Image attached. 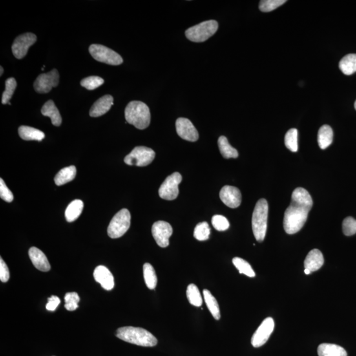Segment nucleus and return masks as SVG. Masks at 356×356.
Segmentation results:
<instances>
[{"label": "nucleus", "mask_w": 356, "mask_h": 356, "mask_svg": "<svg viewBox=\"0 0 356 356\" xmlns=\"http://www.w3.org/2000/svg\"><path fill=\"white\" fill-rule=\"evenodd\" d=\"M312 206L309 192L304 188H296L292 195L291 204L284 213V229L287 234H296L302 229Z\"/></svg>", "instance_id": "f257e3e1"}, {"label": "nucleus", "mask_w": 356, "mask_h": 356, "mask_svg": "<svg viewBox=\"0 0 356 356\" xmlns=\"http://www.w3.org/2000/svg\"><path fill=\"white\" fill-rule=\"evenodd\" d=\"M116 336L123 341L141 346L153 347L158 343L152 334L139 327H121L117 330Z\"/></svg>", "instance_id": "f03ea898"}, {"label": "nucleus", "mask_w": 356, "mask_h": 356, "mask_svg": "<svg viewBox=\"0 0 356 356\" xmlns=\"http://www.w3.org/2000/svg\"><path fill=\"white\" fill-rule=\"evenodd\" d=\"M126 121L139 130H145L150 123L149 108L141 101H132L125 110Z\"/></svg>", "instance_id": "7ed1b4c3"}, {"label": "nucleus", "mask_w": 356, "mask_h": 356, "mask_svg": "<svg viewBox=\"0 0 356 356\" xmlns=\"http://www.w3.org/2000/svg\"><path fill=\"white\" fill-rule=\"evenodd\" d=\"M268 214V203L265 199H261L256 203L252 216V229L258 242H263L266 236Z\"/></svg>", "instance_id": "20e7f679"}, {"label": "nucleus", "mask_w": 356, "mask_h": 356, "mask_svg": "<svg viewBox=\"0 0 356 356\" xmlns=\"http://www.w3.org/2000/svg\"><path fill=\"white\" fill-rule=\"evenodd\" d=\"M218 23L214 20L202 22L188 28L185 31L187 39L194 43H202L213 36L217 31Z\"/></svg>", "instance_id": "39448f33"}, {"label": "nucleus", "mask_w": 356, "mask_h": 356, "mask_svg": "<svg viewBox=\"0 0 356 356\" xmlns=\"http://www.w3.org/2000/svg\"><path fill=\"white\" fill-rule=\"evenodd\" d=\"M131 224V214L127 209L119 211L112 219L108 228V234L113 239L121 238L129 230Z\"/></svg>", "instance_id": "423d86ee"}, {"label": "nucleus", "mask_w": 356, "mask_h": 356, "mask_svg": "<svg viewBox=\"0 0 356 356\" xmlns=\"http://www.w3.org/2000/svg\"><path fill=\"white\" fill-rule=\"evenodd\" d=\"M88 50L92 57L99 62L111 66H119L123 63L120 55L107 46L101 44H92Z\"/></svg>", "instance_id": "0eeeda50"}, {"label": "nucleus", "mask_w": 356, "mask_h": 356, "mask_svg": "<svg viewBox=\"0 0 356 356\" xmlns=\"http://www.w3.org/2000/svg\"><path fill=\"white\" fill-rule=\"evenodd\" d=\"M155 158V152L150 148L137 147L125 157L124 162L127 165L146 167L150 165Z\"/></svg>", "instance_id": "6e6552de"}, {"label": "nucleus", "mask_w": 356, "mask_h": 356, "mask_svg": "<svg viewBox=\"0 0 356 356\" xmlns=\"http://www.w3.org/2000/svg\"><path fill=\"white\" fill-rule=\"evenodd\" d=\"M182 180V176L178 172L168 176L158 190L159 196L163 200H176L179 195V184Z\"/></svg>", "instance_id": "1a4fd4ad"}, {"label": "nucleus", "mask_w": 356, "mask_h": 356, "mask_svg": "<svg viewBox=\"0 0 356 356\" xmlns=\"http://www.w3.org/2000/svg\"><path fill=\"white\" fill-rule=\"evenodd\" d=\"M59 75L56 69L47 74L39 75L34 83L35 90L38 93H48L53 87H56L59 84Z\"/></svg>", "instance_id": "9d476101"}, {"label": "nucleus", "mask_w": 356, "mask_h": 356, "mask_svg": "<svg viewBox=\"0 0 356 356\" xmlns=\"http://www.w3.org/2000/svg\"><path fill=\"white\" fill-rule=\"evenodd\" d=\"M37 41L36 35L31 33H26L20 35L15 39L12 45L13 56L17 59H22L27 54L28 50Z\"/></svg>", "instance_id": "9b49d317"}, {"label": "nucleus", "mask_w": 356, "mask_h": 356, "mask_svg": "<svg viewBox=\"0 0 356 356\" xmlns=\"http://www.w3.org/2000/svg\"><path fill=\"white\" fill-rule=\"evenodd\" d=\"M274 329L275 321L273 318L268 317L263 320L251 338L252 346L255 348H260L266 343L270 336L273 333Z\"/></svg>", "instance_id": "f8f14e48"}, {"label": "nucleus", "mask_w": 356, "mask_h": 356, "mask_svg": "<svg viewBox=\"0 0 356 356\" xmlns=\"http://www.w3.org/2000/svg\"><path fill=\"white\" fill-rule=\"evenodd\" d=\"M152 234L156 244L165 248L169 245V239L173 234V229L169 222L158 221L152 225Z\"/></svg>", "instance_id": "ddd939ff"}, {"label": "nucleus", "mask_w": 356, "mask_h": 356, "mask_svg": "<svg viewBox=\"0 0 356 356\" xmlns=\"http://www.w3.org/2000/svg\"><path fill=\"white\" fill-rule=\"evenodd\" d=\"M177 134L181 138L191 142H196L199 139V133L191 121L187 118H180L176 122Z\"/></svg>", "instance_id": "4468645a"}, {"label": "nucleus", "mask_w": 356, "mask_h": 356, "mask_svg": "<svg viewBox=\"0 0 356 356\" xmlns=\"http://www.w3.org/2000/svg\"><path fill=\"white\" fill-rule=\"evenodd\" d=\"M221 201L227 207L236 209L242 203V194L238 188L230 185H225L220 191Z\"/></svg>", "instance_id": "2eb2a0df"}, {"label": "nucleus", "mask_w": 356, "mask_h": 356, "mask_svg": "<svg viewBox=\"0 0 356 356\" xmlns=\"http://www.w3.org/2000/svg\"><path fill=\"white\" fill-rule=\"evenodd\" d=\"M94 280L100 283L101 286L107 290H111L114 287V278L110 270L103 265L95 269L94 271Z\"/></svg>", "instance_id": "dca6fc26"}, {"label": "nucleus", "mask_w": 356, "mask_h": 356, "mask_svg": "<svg viewBox=\"0 0 356 356\" xmlns=\"http://www.w3.org/2000/svg\"><path fill=\"white\" fill-rule=\"evenodd\" d=\"M114 105V98L110 94L105 95L99 99L90 108L89 114L93 118L103 116L107 113Z\"/></svg>", "instance_id": "f3484780"}, {"label": "nucleus", "mask_w": 356, "mask_h": 356, "mask_svg": "<svg viewBox=\"0 0 356 356\" xmlns=\"http://www.w3.org/2000/svg\"><path fill=\"white\" fill-rule=\"evenodd\" d=\"M28 255L33 265L38 270L43 272L49 271L51 266L45 254L41 250L33 247L28 251Z\"/></svg>", "instance_id": "a211bd4d"}, {"label": "nucleus", "mask_w": 356, "mask_h": 356, "mask_svg": "<svg viewBox=\"0 0 356 356\" xmlns=\"http://www.w3.org/2000/svg\"><path fill=\"white\" fill-rule=\"evenodd\" d=\"M324 264V257L319 249H313L309 251L304 262L305 269L312 273L318 271Z\"/></svg>", "instance_id": "6ab92c4d"}, {"label": "nucleus", "mask_w": 356, "mask_h": 356, "mask_svg": "<svg viewBox=\"0 0 356 356\" xmlns=\"http://www.w3.org/2000/svg\"><path fill=\"white\" fill-rule=\"evenodd\" d=\"M41 113L43 116L50 118L53 125L59 126L61 124L62 119H61L60 113L55 105L54 101L50 100L46 102L42 108Z\"/></svg>", "instance_id": "aec40b11"}, {"label": "nucleus", "mask_w": 356, "mask_h": 356, "mask_svg": "<svg viewBox=\"0 0 356 356\" xmlns=\"http://www.w3.org/2000/svg\"><path fill=\"white\" fill-rule=\"evenodd\" d=\"M20 138L25 141H43L45 134L41 130L29 126L22 125L18 130Z\"/></svg>", "instance_id": "412c9836"}, {"label": "nucleus", "mask_w": 356, "mask_h": 356, "mask_svg": "<svg viewBox=\"0 0 356 356\" xmlns=\"http://www.w3.org/2000/svg\"><path fill=\"white\" fill-rule=\"evenodd\" d=\"M319 356H347L346 351L337 344H322L318 347Z\"/></svg>", "instance_id": "4be33fe9"}, {"label": "nucleus", "mask_w": 356, "mask_h": 356, "mask_svg": "<svg viewBox=\"0 0 356 356\" xmlns=\"http://www.w3.org/2000/svg\"><path fill=\"white\" fill-rule=\"evenodd\" d=\"M318 144L320 149L324 150L329 147L333 143V131L330 126L322 125L318 132Z\"/></svg>", "instance_id": "5701e85b"}, {"label": "nucleus", "mask_w": 356, "mask_h": 356, "mask_svg": "<svg viewBox=\"0 0 356 356\" xmlns=\"http://www.w3.org/2000/svg\"><path fill=\"white\" fill-rule=\"evenodd\" d=\"M77 170L74 166H70V167L64 168L62 170L57 174L55 177V183L58 186L69 183L73 180H74L76 176Z\"/></svg>", "instance_id": "b1692460"}, {"label": "nucleus", "mask_w": 356, "mask_h": 356, "mask_svg": "<svg viewBox=\"0 0 356 356\" xmlns=\"http://www.w3.org/2000/svg\"><path fill=\"white\" fill-rule=\"evenodd\" d=\"M84 204L81 200H75L70 203L66 210V218L68 222L76 220L83 212Z\"/></svg>", "instance_id": "393cba45"}, {"label": "nucleus", "mask_w": 356, "mask_h": 356, "mask_svg": "<svg viewBox=\"0 0 356 356\" xmlns=\"http://www.w3.org/2000/svg\"><path fill=\"white\" fill-rule=\"evenodd\" d=\"M203 295H204L205 304L213 317L216 320L220 319L221 317L220 307L216 298L214 297L211 292L206 289L203 290Z\"/></svg>", "instance_id": "a878e982"}, {"label": "nucleus", "mask_w": 356, "mask_h": 356, "mask_svg": "<svg viewBox=\"0 0 356 356\" xmlns=\"http://www.w3.org/2000/svg\"><path fill=\"white\" fill-rule=\"evenodd\" d=\"M340 70L346 75H351L356 72V54L346 55L340 60Z\"/></svg>", "instance_id": "bb28decb"}, {"label": "nucleus", "mask_w": 356, "mask_h": 356, "mask_svg": "<svg viewBox=\"0 0 356 356\" xmlns=\"http://www.w3.org/2000/svg\"><path fill=\"white\" fill-rule=\"evenodd\" d=\"M218 145L220 153L224 158H238V150L230 145L229 141L225 137L221 136L219 138Z\"/></svg>", "instance_id": "cd10ccee"}, {"label": "nucleus", "mask_w": 356, "mask_h": 356, "mask_svg": "<svg viewBox=\"0 0 356 356\" xmlns=\"http://www.w3.org/2000/svg\"><path fill=\"white\" fill-rule=\"evenodd\" d=\"M144 279L148 288L150 289H155L157 285V276L155 271L150 263H145L143 265Z\"/></svg>", "instance_id": "c85d7f7f"}, {"label": "nucleus", "mask_w": 356, "mask_h": 356, "mask_svg": "<svg viewBox=\"0 0 356 356\" xmlns=\"http://www.w3.org/2000/svg\"><path fill=\"white\" fill-rule=\"evenodd\" d=\"M187 298L192 306L200 307L203 304V298L201 295L200 289L196 284H191L187 286Z\"/></svg>", "instance_id": "c756f323"}, {"label": "nucleus", "mask_w": 356, "mask_h": 356, "mask_svg": "<svg viewBox=\"0 0 356 356\" xmlns=\"http://www.w3.org/2000/svg\"><path fill=\"white\" fill-rule=\"evenodd\" d=\"M232 263H233L234 266L236 267V269L238 270L240 274H244V275L251 278L255 277V272L252 269L249 263L247 262L246 261L243 260L242 258L234 257L233 260H232Z\"/></svg>", "instance_id": "7c9ffc66"}, {"label": "nucleus", "mask_w": 356, "mask_h": 356, "mask_svg": "<svg viewBox=\"0 0 356 356\" xmlns=\"http://www.w3.org/2000/svg\"><path fill=\"white\" fill-rule=\"evenodd\" d=\"M298 130L293 128V129L288 130L285 136V145L292 152L298 151Z\"/></svg>", "instance_id": "2f4dec72"}, {"label": "nucleus", "mask_w": 356, "mask_h": 356, "mask_svg": "<svg viewBox=\"0 0 356 356\" xmlns=\"http://www.w3.org/2000/svg\"><path fill=\"white\" fill-rule=\"evenodd\" d=\"M17 87L16 80L13 77H10L6 81V90L2 94V103L7 105L10 103V99L12 98L13 94Z\"/></svg>", "instance_id": "473e14b6"}, {"label": "nucleus", "mask_w": 356, "mask_h": 356, "mask_svg": "<svg viewBox=\"0 0 356 356\" xmlns=\"http://www.w3.org/2000/svg\"><path fill=\"white\" fill-rule=\"evenodd\" d=\"M211 229L207 222L199 223L195 229L193 236L199 241H205L209 238Z\"/></svg>", "instance_id": "72a5a7b5"}, {"label": "nucleus", "mask_w": 356, "mask_h": 356, "mask_svg": "<svg viewBox=\"0 0 356 356\" xmlns=\"http://www.w3.org/2000/svg\"><path fill=\"white\" fill-rule=\"evenodd\" d=\"M105 80L99 76H90L86 77L81 81L82 87L87 88V90H94L103 85Z\"/></svg>", "instance_id": "f704fd0d"}, {"label": "nucleus", "mask_w": 356, "mask_h": 356, "mask_svg": "<svg viewBox=\"0 0 356 356\" xmlns=\"http://www.w3.org/2000/svg\"><path fill=\"white\" fill-rule=\"evenodd\" d=\"M286 2V0H262L260 3V10L263 12H272Z\"/></svg>", "instance_id": "c9c22d12"}, {"label": "nucleus", "mask_w": 356, "mask_h": 356, "mask_svg": "<svg viewBox=\"0 0 356 356\" xmlns=\"http://www.w3.org/2000/svg\"><path fill=\"white\" fill-rule=\"evenodd\" d=\"M66 309L68 311H75L78 308V304L80 301V298L76 293H69L66 294L65 298Z\"/></svg>", "instance_id": "e433bc0d"}, {"label": "nucleus", "mask_w": 356, "mask_h": 356, "mask_svg": "<svg viewBox=\"0 0 356 356\" xmlns=\"http://www.w3.org/2000/svg\"><path fill=\"white\" fill-rule=\"evenodd\" d=\"M212 224L218 231H225L229 229L230 223L228 219L222 215H214L212 218Z\"/></svg>", "instance_id": "4c0bfd02"}, {"label": "nucleus", "mask_w": 356, "mask_h": 356, "mask_svg": "<svg viewBox=\"0 0 356 356\" xmlns=\"http://www.w3.org/2000/svg\"><path fill=\"white\" fill-rule=\"evenodd\" d=\"M342 229L345 235L351 236L356 234V220L349 216L344 219L342 223Z\"/></svg>", "instance_id": "58836bf2"}, {"label": "nucleus", "mask_w": 356, "mask_h": 356, "mask_svg": "<svg viewBox=\"0 0 356 356\" xmlns=\"http://www.w3.org/2000/svg\"><path fill=\"white\" fill-rule=\"evenodd\" d=\"M0 197H1L2 200L8 203L12 202L13 200L12 192L6 186V183L2 178L0 180Z\"/></svg>", "instance_id": "ea45409f"}, {"label": "nucleus", "mask_w": 356, "mask_h": 356, "mask_svg": "<svg viewBox=\"0 0 356 356\" xmlns=\"http://www.w3.org/2000/svg\"><path fill=\"white\" fill-rule=\"evenodd\" d=\"M10 279V271L3 258L0 260V280L2 282H8Z\"/></svg>", "instance_id": "a19ab883"}, {"label": "nucleus", "mask_w": 356, "mask_h": 356, "mask_svg": "<svg viewBox=\"0 0 356 356\" xmlns=\"http://www.w3.org/2000/svg\"><path fill=\"white\" fill-rule=\"evenodd\" d=\"M59 304H60L59 298L56 296H52V297L48 298L46 308L48 311H54L56 310Z\"/></svg>", "instance_id": "79ce46f5"}, {"label": "nucleus", "mask_w": 356, "mask_h": 356, "mask_svg": "<svg viewBox=\"0 0 356 356\" xmlns=\"http://www.w3.org/2000/svg\"><path fill=\"white\" fill-rule=\"evenodd\" d=\"M304 273H305V274H306V275H309V274L311 273V272L310 271H309V270H308V269H305Z\"/></svg>", "instance_id": "37998d69"}, {"label": "nucleus", "mask_w": 356, "mask_h": 356, "mask_svg": "<svg viewBox=\"0 0 356 356\" xmlns=\"http://www.w3.org/2000/svg\"><path fill=\"white\" fill-rule=\"evenodd\" d=\"M0 70H1V72H0V75H1V76H2V75H3V74H4V69H3V68H2V66H1V67H0Z\"/></svg>", "instance_id": "c03bdc74"}, {"label": "nucleus", "mask_w": 356, "mask_h": 356, "mask_svg": "<svg viewBox=\"0 0 356 356\" xmlns=\"http://www.w3.org/2000/svg\"><path fill=\"white\" fill-rule=\"evenodd\" d=\"M354 107H355V109L356 110V101H355V104H354Z\"/></svg>", "instance_id": "a18cd8bd"}]
</instances>
